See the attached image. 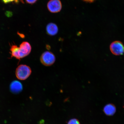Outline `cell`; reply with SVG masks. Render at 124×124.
<instances>
[{"label":"cell","mask_w":124,"mask_h":124,"mask_svg":"<svg viewBox=\"0 0 124 124\" xmlns=\"http://www.w3.org/2000/svg\"><path fill=\"white\" fill-rule=\"evenodd\" d=\"M10 50L12 57L20 60L30 54L31 47L30 43L24 41L20 44L19 47L15 45H12Z\"/></svg>","instance_id":"cell-1"},{"label":"cell","mask_w":124,"mask_h":124,"mask_svg":"<svg viewBox=\"0 0 124 124\" xmlns=\"http://www.w3.org/2000/svg\"><path fill=\"white\" fill-rule=\"evenodd\" d=\"M31 72V70L29 66L25 65H21L17 68L16 74L18 79L24 80L29 77Z\"/></svg>","instance_id":"cell-2"},{"label":"cell","mask_w":124,"mask_h":124,"mask_svg":"<svg viewBox=\"0 0 124 124\" xmlns=\"http://www.w3.org/2000/svg\"><path fill=\"white\" fill-rule=\"evenodd\" d=\"M41 63L44 65L50 66L55 62V58L52 52L46 51L42 54L40 58Z\"/></svg>","instance_id":"cell-3"},{"label":"cell","mask_w":124,"mask_h":124,"mask_svg":"<svg viewBox=\"0 0 124 124\" xmlns=\"http://www.w3.org/2000/svg\"><path fill=\"white\" fill-rule=\"evenodd\" d=\"M110 50L112 53L116 55H123L124 53V46L123 43L119 41H116L111 43Z\"/></svg>","instance_id":"cell-4"},{"label":"cell","mask_w":124,"mask_h":124,"mask_svg":"<svg viewBox=\"0 0 124 124\" xmlns=\"http://www.w3.org/2000/svg\"><path fill=\"white\" fill-rule=\"evenodd\" d=\"M62 7V3L60 0H50L47 4L48 10L52 13L60 12Z\"/></svg>","instance_id":"cell-5"},{"label":"cell","mask_w":124,"mask_h":124,"mask_svg":"<svg viewBox=\"0 0 124 124\" xmlns=\"http://www.w3.org/2000/svg\"><path fill=\"white\" fill-rule=\"evenodd\" d=\"M10 88L12 93L15 94H18L22 91L23 86L21 82L15 80L11 84Z\"/></svg>","instance_id":"cell-6"},{"label":"cell","mask_w":124,"mask_h":124,"mask_svg":"<svg viewBox=\"0 0 124 124\" xmlns=\"http://www.w3.org/2000/svg\"><path fill=\"white\" fill-rule=\"evenodd\" d=\"M46 30L48 35L53 36L57 34L58 29L56 24L54 23H50L46 26Z\"/></svg>","instance_id":"cell-7"},{"label":"cell","mask_w":124,"mask_h":124,"mask_svg":"<svg viewBox=\"0 0 124 124\" xmlns=\"http://www.w3.org/2000/svg\"><path fill=\"white\" fill-rule=\"evenodd\" d=\"M103 111L106 115L111 116L114 115L116 111V108L113 104L106 105L103 108Z\"/></svg>","instance_id":"cell-8"},{"label":"cell","mask_w":124,"mask_h":124,"mask_svg":"<svg viewBox=\"0 0 124 124\" xmlns=\"http://www.w3.org/2000/svg\"><path fill=\"white\" fill-rule=\"evenodd\" d=\"M21 1L22 2H24L23 0H2L3 2L5 4H8V3L13 2L15 3H18L19 1Z\"/></svg>","instance_id":"cell-9"},{"label":"cell","mask_w":124,"mask_h":124,"mask_svg":"<svg viewBox=\"0 0 124 124\" xmlns=\"http://www.w3.org/2000/svg\"><path fill=\"white\" fill-rule=\"evenodd\" d=\"M68 124H80L78 120L76 119H71L69 121Z\"/></svg>","instance_id":"cell-10"},{"label":"cell","mask_w":124,"mask_h":124,"mask_svg":"<svg viewBox=\"0 0 124 124\" xmlns=\"http://www.w3.org/2000/svg\"><path fill=\"white\" fill-rule=\"evenodd\" d=\"M38 0H25L26 2L28 4H33L37 2Z\"/></svg>","instance_id":"cell-11"},{"label":"cell","mask_w":124,"mask_h":124,"mask_svg":"<svg viewBox=\"0 0 124 124\" xmlns=\"http://www.w3.org/2000/svg\"><path fill=\"white\" fill-rule=\"evenodd\" d=\"M83 0L86 2H93L95 0Z\"/></svg>","instance_id":"cell-12"}]
</instances>
